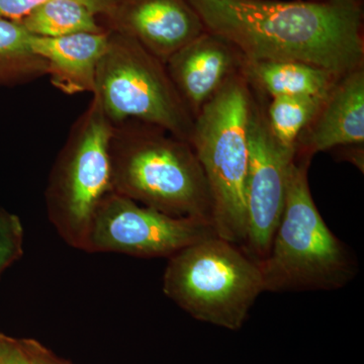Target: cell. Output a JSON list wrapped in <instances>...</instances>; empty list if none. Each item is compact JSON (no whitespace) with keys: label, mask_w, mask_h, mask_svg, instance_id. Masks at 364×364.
Masks as SVG:
<instances>
[{"label":"cell","mask_w":364,"mask_h":364,"mask_svg":"<svg viewBox=\"0 0 364 364\" xmlns=\"http://www.w3.org/2000/svg\"><path fill=\"white\" fill-rule=\"evenodd\" d=\"M100 20L107 30L128 36L164 64L207 31L188 0H117Z\"/></svg>","instance_id":"10"},{"label":"cell","mask_w":364,"mask_h":364,"mask_svg":"<svg viewBox=\"0 0 364 364\" xmlns=\"http://www.w3.org/2000/svg\"><path fill=\"white\" fill-rule=\"evenodd\" d=\"M163 291L196 320L236 331L264 289L257 261L215 235L167 259Z\"/></svg>","instance_id":"5"},{"label":"cell","mask_w":364,"mask_h":364,"mask_svg":"<svg viewBox=\"0 0 364 364\" xmlns=\"http://www.w3.org/2000/svg\"><path fill=\"white\" fill-rule=\"evenodd\" d=\"M324 97H272L267 105V117L279 142L296 150L299 136L315 116Z\"/></svg>","instance_id":"17"},{"label":"cell","mask_w":364,"mask_h":364,"mask_svg":"<svg viewBox=\"0 0 364 364\" xmlns=\"http://www.w3.org/2000/svg\"><path fill=\"white\" fill-rule=\"evenodd\" d=\"M242 73L251 87L270 98L324 97L341 77L327 69L298 61L245 59Z\"/></svg>","instance_id":"14"},{"label":"cell","mask_w":364,"mask_h":364,"mask_svg":"<svg viewBox=\"0 0 364 364\" xmlns=\"http://www.w3.org/2000/svg\"><path fill=\"white\" fill-rule=\"evenodd\" d=\"M364 144V66L338 79L296 143V156L310 158Z\"/></svg>","instance_id":"12"},{"label":"cell","mask_w":364,"mask_h":364,"mask_svg":"<svg viewBox=\"0 0 364 364\" xmlns=\"http://www.w3.org/2000/svg\"><path fill=\"white\" fill-rule=\"evenodd\" d=\"M242 53L224 38L205 31L167 60L165 66L193 119L230 78L242 71Z\"/></svg>","instance_id":"11"},{"label":"cell","mask_w":364,"mask_h":364,"mask_svg":"<svg viewBox=\"0 0 364 364\" xmlns=\"http://www.w3.org/2000/svg\"><path fill=\"white\" fill-rule=\"evenodd\" d=\"M18 23L31 35L44 38L107 30L98 14L80 0H48Z\"/></svg>","instance_id":"15"},{"label":"cell","mask_w":364,"mask_h":364,"mask_svg":"<svg viewBox=\"0 0 364 364\" xmlns=\"http://www.w3.org/2000/svg\"><path fill=\"white\" fill-rule=\"evenodd\" d=\"M253 92L245 191L247 235L242 249L260 262L269 251L284 212L287 174L296 150L282 145L273 135L263 95L255 90Z\"/></svg>","instance_id":"9"},{"label":"cell","mask_w":364,"mask_h":364,"mask_svg":"<svg viewBox=\"0 0 364 364\" xmlns=\"http://www.w3.org/2000/svg\"><path fill=\"white\" fill-rule=\"evenodd\" d=\"M310 158L294 157L284 212L264 259L258 262L268 293L335 291L358 272L350 251L326 225L309 186Z\"/></svg>","instance_id":"3"},{"label":"cell","mask_w":364,"mask_h":364,"mask_svg":"<svg viewBox=\"0 0 364 364\" xmlns=\"http://www.w3.org/2000/svg\"><path fill=\"white\" fill-rule=\"evenodd\" d=\"M31 38L18 21L0 18V85H23L47 76V63L33 53Z\"/></svg>","instance_id":"16"},{"label":"cell","mask_w":364,"mask_h":364,"mask_svg":"<svg viewBox=\"0 0 364 364\" xmlns=\"http://www.w3.org/2000/svg\"><path fill=\"white\" fill-rule=\"evenodd\" d=\"M109 31L81 33L60 38L33 36V53L45 60L52 85L68 95L95 88L98 63L107 49Z\"/></svg>","instance_id":"13"},{"label":"cell","mask_w":364,"mask_h":364,"mask_svg":"<svg viewBox=\"0 0 364 364\" xmlns=\"http://www.w3.org/2000/svg\"><path fill=\"white\" fill-rule=\"evenodd\" d=\"M48 0H0V18L21 21L33 9ZM87 4L100 18L107 16L116 4L117 0H80Z\"/></svg>","instance_id":"18"},{"label":"cell","mask_w":364,"mask_h":364,"mask_svg":"<svg viewBox=\"0 0 364 364\" xmlns=\"http://www.w3.org/2000/svg\"><path fill=\"white\" fill-rule=\"evenodd\" d=\"M26 349L30 352L31 358H32L33 364H59L52 360L50 356L43 353L40 347L36 346L35 343L31 342H25Z\"/></svg>","instance_id":"22"},{"label":"cell","mask_w":364,"mask_h":364,"mask_svg":"<svg viewBox=\"0 0 364 364\" xmlns=\"http://www.w3.org/2000/svg\"><path fill=\"white\" fill-rule=\"evenodd\" d=\"M246 60L298 61L342 76L363 67L361 0H188Z\"/></svg>","instance_id":"1"},{"label":"cell","mask_w":364,"mask_h":364,"mask_svg":"<svg viewBox=\"0 0 364 364\" xmlns=\"http://www.w3.org/2000/svg\"><path fill=\"white\" fill-rule=\"evenodd\" d=\"M23 254V230L0 232V277Z\"/></svg>","instance_id":"19"},{"label":"cell","mask_w":364,"mask_h":364,"mask_svg":"<svg viewBox=\"0 0 364 364\" xmlns=\"http://www.w3.org/2000/svg\"><path fill=\"white\" fill-rule=\"evenodd\" d=\"M114 124L92 97L74 122L45 191L48 218L62 240L87 252L98 205L112 191L109 144Z\"/></svg>","instance_id":"6"},{"label":"cell","mask_w":364,"mask_h":364,"mask_svg":"<svg viewBox=\"0 0 364 364\" xmlns=\"http://www.w3.org/2000/svg\"><path fill=\"white\" fill-rule=\"evenodd\" d=\"M253 100L252 87L239 72L198 112L191 140L212 196L215 233L241 247L247 235L245 191Z\"/></svg>","instance_id":"4"},{"label":"cell","mask_w":364,"mask_h":364,"mask_svg":"<svg viewBox=\"0 0 364 364\" xmlns=\"http://www.w3.org/2000/svg\"><path fill=\"white\" fill-rule=\"evenodd\" d=\"M215 235L210 223L172 217L112 191L93 217L87 252L168 259L181 249Z\"/></svg>","instance_id":"8"},{"label":"cell","mask_w":364,"mask_h":364,"mask_svg":"<svg viewBox=\"0 0 364 364\" xmlns=\"http://www.w3.org/2000/svg\"><path fill=\"white\" fill-rule=\"evenodd\" d=\"M112 191L177 218L212 223L213 202L193 146L154 124H114L109 144Z\"/></svg>","instance_id":"2"},{"label":"cell","mask_w":364,"mask_h":364,"mask_svg":"<svg viewBox=\"0 0 364 364\" xmlns=\"http://www.w3.org/2000/svg\"><path fill=\"white\" fill-rule=\"evenodd\" d=\"M23 225L20 218L9 214L6 210H0V232L21 231Z\"/></svg>","instance_id":"21"},{"label":"cell","mask_w":364,"mask_h":364,"mask_svg":"<svg viewBox=\"0 0 364 364\" xmlns=\"http://www.w3.org/2000/svg\"><path fill=\"white\" fill-rule=\"evenodd\" d=\"M109 31L92 93L105 116L114 126L136 119L191 143L195 119L165 64L128 36Z\"/></svg>","instance_id":"7"},{"label":"cell","mask_w":364,"mask_h":364,"mask_svg":"<svg viewBox=\"0 0 364 364\" xmlns=\"http://www.w3.org/2000/svg\"><path fill=\"white\" fill-rule=\"evenodd\" d=\"M0 364H33L25 343L0 334Z\"/></svg>","instance_id":"20"}]
</instances>
